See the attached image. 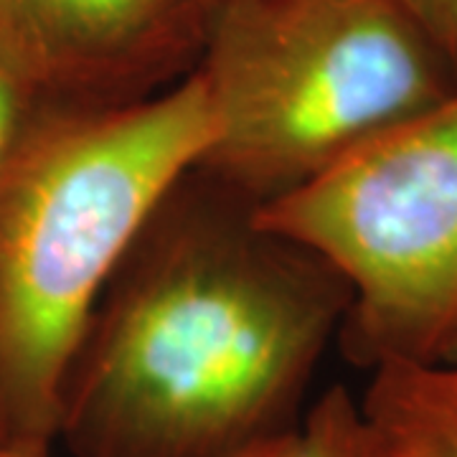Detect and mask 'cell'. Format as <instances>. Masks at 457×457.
Here are the masks:
<instances>
[{"instance_id":"30bf717a","label":"cell","mask_w":457,"mask_h":457,"mask_svg":"<svg viewBox=\"0 0 457 457\" xmlns=\"http://www.w3.org/2000/svg\"><path fill=\"white\" fill-rule=\"evenodd\" d=\"M18 104H21V97H18L16 87L0 74V147H3V140H5V135H8L11 125H13Z\"/></svg>"},{"instance_id":"8fae6325","label":"cell","mask_w":457,"mask_h":457,"mask_svg":"<svg viewBox=\"0 0 457 457\" xmlns=\"http://www.w3.org/2000/svg\"><path fill=\"white\" fill-rule=\"evenodd\" d=\"M457 356V336H455V341H453V345H450V351H447V356L445 359H455Z\"/></svg>"},{"instance_id":"6da1fadb","label":"cell","mask_w":457,"mask_h":457,"mask_svg":"<svg viewBox=\"0 0 457 457\" xmlns=\"http://www.w3.org/2000/svg\"><path fill=\"white\" fill-rule=\"evenodd\" d=\"M351 295L201 168L99 295L66 376L69 457H239L297 432Z\"/></svg>"},{"instance_id":"7a4b0ae2","label":"cell","mask_w":457,"mask_h":457,"mask_svg":"<svg viewBox=\"0 0 457 457\" xmlns=\"http://www.w3.org/2000/svg\"><path fill=\"white\" fill-rule=\"evenodd\" d=\"M212 140L198 71L128 104H18L0 147V447H56L99 295Z\"/></svg>"},{"instance_id":"8992f818","label":"cell","mask_w":457,"mask_h":457,"mask_svg":"<svg viewBox=\"0 0 457 457\" xmlns=\"http://www.w3.org/2000/svg\"><path fill=\"white\" fill-rule=\"evenodd\" d=\"M359 407L376 457H457V356L376 366Z\"/></svg>"},{"instance_id":"3957f363","label":"cell","mask_w":457,"mask_h":457,"mask_svg":"<svg viewBox=\"0 0 457 457\" xmlns=\"http://www.w3.org/2000/svg\"><path fill=\"white\" fill-rule=\"evenodd\" d=\"M196 71L213 114L198 168L257 209L457 84L394 0H221Z\"/></svg>"},{"instance_id":"9c48e42d","label":"cell","mask_w":457,"mask_h":457,"mask_svg":"<svg viewBox=\"0 0 457 457\" xmlns=\"http://www.w3.org/2000/svg\"><path fill=\"white\" fill-rule=\"evenodd\" d=\"M295 435H287V437H279L275 442H267V445H262V447H254V450H249L245 455L239 457H290L293 453V445H295ZM0 457H51L49 455H33V453H18V450H8V447H0Z\"/></svg>"},{"instance_id":"5b68a950","label":"cell","mask_w":457,"mask_h":457,"mask_svg":"<svg viewBox=\"0 0 457 457\" xmlns=\"http://www.w3.org/2000/svg\"><path fill=\"white\" fill-rule=\"evenodd\" d=\"M221 0H0L21 102L128 104L194 74Z\"/></svg>"},{"instance_id":"ba28073f","label":"cell","mask_w":457,"mask_h":457,"mask_svg":"<svg viewBox=\"0 0 457 457\" xmlns=\"http://www.w3.org/2000/svg\"><path fill=\"white\" fill-rule=\"evenodd\" d=\"M457 74V0H394Z\"/></svg>"},{"instance_id":"277c9868","label":"cell","mask_w":457,"mask_h":457,"mask_svg":"<svg viewBox=\"0 0 457 457\" xmlns=\"http://www.w3.org/2000/svg\"><path fill=\"white\" fill-rule=\"evenodd\" d=\"M257 219L343 278L351 363L445 359L457 336V84Z\"/></svg>"},{"instance_id":"52a82bcc","label":"cell","mask_w":457,"mask_h":457,"mask_svg":"<svg viewBox=\"0 0 457 457\" xmlns=\"http://www.w3.org/2000/svg\"><path fill=\"white\" fill-rule=\"evenodd\" d=\"M290 457H376L359 396L341 384L318 394L297 427Z\"/></svg>"}]
</instances>
